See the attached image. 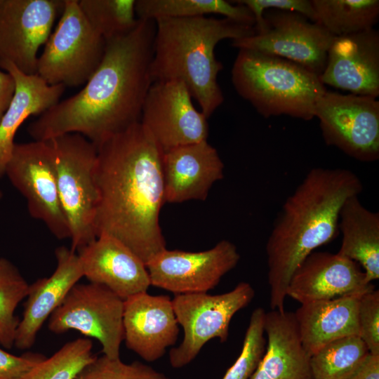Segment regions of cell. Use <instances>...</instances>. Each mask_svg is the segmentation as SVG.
Returning <instances> with one entry per match:
<instances>
[{"label": "cell", "mask_w": 379, "mask_h": 379, "mask_svg": "<svg viewBox=\"0 0 379 379\" xmlns=\"http://www.w3.org/2000/svg\"><path fill=\"white\" fill-rule=\"evenodd\" d=\"M155 21L138 19L130 32L106 41L102 60L84 87L31 122L34 140L79 133L96 146L140 122L153 83Z\"/></svg>", "instance_id": "6da1fadb"}, {"label": "cell", "mask_w": 379, "mask_h": 379, "mask_svg": "<svg viewBox=\"0 0 379 379\" xmlns=\"http://www.w3.org/2000/svg\"><path fill=\"white\" fill-rule=\"evenodd\" d=\"M97 237L112 236L146 265L164 250L162 151L140 122L97 145Z\"/></svg>", "instance_id": "7a4b0ae2"}, {"label": "cell", "mask_w": 379, "mask_h": 379, "mask_svg": "<svg viewBox=\"0 0 379 379\" xmlns=\"http://www.w3.org/2000/svg\"><path fill=\"white\" fill-rule=\"evenodd\" d=\"M362 190L354 172L318 167L310 170L285 200L266 244L272 310H285L294 272L316 248L335 238L344 202Z\"/></svg>", "instance_id": "3957f363"}, {"label": "cell", "mask_w": 379, "mask_h": 379, "mask_svg": "<svg viewBox=\"0 0 379 379\" xmlns=\"http://www.w3.org/2000/svg\"><path fill=\"white\" fill-rule=\"evenodd\" d=\"M150 74L153 82H182L201 112L210 117L224 101L218 75L222 64L215 55L222 40L253 35L255 27L223 18H161L155 20Z\"/></svg>", "instance_id": "277c9868"}, {"label": "cell", "mask_w": 379, "mask_h": 379, "mask_svg": "<svg viewBox=\"0 0 379 379\" xmlns=\"http://www.w3.org/2000/svg\"><path fill=\"white\" fill-rule=\"evenodd\" d=\"M232 82L237 93L265 118L286 115L310 121L327 91L319 77L288 60L241 48Z\"/></svg>", "instance_id": "5b68a950"}, {"label": "cell", "mask_w": 379, "mask_h": 379, "mask_svg": "<svg viewBox=\"0 0 379 379\" xmlns=\"http://www.w3.org/2000/svg\"><path fill=\"white\" fill-rule=\"evenodd\" d=\"M46 142L60 203L69 227L71 249L79 252L97 238V146L76 133L59 135Z\"/></svg>", "instance_id": "8992f818"}, {"label": "cell", "mask_w": 379, "mask_h": 379, "mask_svg": "<svg viewBox=\"0 0 379 379\" xmlns=\"http://www.w3.org/2000/svg\"><path fill=\"white\" fill-rule=\"evenodd\" d=\"M105 44L84 16L78 0H65L59 22L38 58L36 74L48 85L84 84L100 65Z\"/></svg>", "instance_id": "52a82bcc"}, {"label": "cell", "mask_w": 379, "mask_h": 379, "mask_svg": "<svg viewBox=\"0 0 379 379\" xmlns=\"http://www.w3.org/2000/svg\"><path fill=\"white\" fill-rule=\"evenodd\" d=\"M254 296L253 286L244 281L220 295L177 294L172 305L177 321L183 328L184 337L178 347L170 350L171 365L176 368L187 365L213 338L226 342L232 318L250 304Z\"/></svg>", "instance_id": "ba28073f"}, {"label": "cell", "mask_w": 379, "mask_h": 379, "mask_svg": "<svg viewBox=\"0 0 379 379\" xmlns=\"http://www.w3.org/2000/svg\"><path fill=\"white\" fill-rule=\"evenodd\" d=\"M124 302L103 285L77 283L49 317L48 329L57 334L79 331L97 339L104 355L118 359L124 339Z\"/></svg>", "instance_id": "9c48e42d"}, {"label": "cell", "mask_w": 379, "mask_h": 379, "mask_svg": "<svg viewBox=\"0 0 379 379\" xmlns=\"http://www.w3.org/2000/svg\"><path fill=\"white\" fill-rule=\"evenodd\" d=\"M314 117L323 138L359 161L379 158V101L373 97L326 91L317 100Z\"/></svg>", "instance_id": "30bf717a"}, {"label": "cell", "mask_w": 379, "mask_h": 379, "mask_svg": "<svg viewBox=\"0 0 379 379\" xmlns=\"http://www.w3.org/2000/svg\"><path fill=\"white\" fill-rule=\"evenodd\" d=\"M263 18L262 30L233 40L232 46L288 60L319 77L335 36L298 13L269 9Z\"/></svg>", "instance_id": "8fae6325"}, {"label": "cell", "mask_w": 379, "mask_h": 379, "mask_svg": "<svg viewBox=\"0 0 379 379\" xmlns=\"http://www.w3.org/2000/svg\"><path fill=\"white\" fill-rule=\"evenodd\" d=\"M5 174L26 199L31 217L44 222L57 239H69L47 142L15 143Z\"/></svg>", "instance_id": "7c38bea8"}, {"label": "cell", "mask_w": 379, "mask_h": 379, "mask_svg": "<svg viewBox=\"0 0 379 379\" xmlns=\"http://www.w3.org/2000/svg\"><path fill=\"white\" fill-rule=\"evenodd\" d=\"M192 99L187 88L180 81L152 84L140 122L162 152L207 140L208 118L195 108Z\"/></svg>", "instance_id": "4fadbf2b"}, {"label": "cell", "mask_w": 379, "mask_h": 379, "mask_svg": "<svg viewBox=\"0 0 379 379\" xmlns=\"http://www.w3.org/2000/svg\"><path fill=\"white\" fill-rule=\"evenodd\" d=\"M65 4V0H0V63L36 74L39 49Z\"/></svg>", "instance_id": "5bb4252c"}, {"label": "cell", "mask_w": 379, "mask_h": 379, "mask_svg": "<svg viewBox=\"0 0 379 379\" xmlns=\"http://www.w3.org/2000/svg\"><path fill=\"white\" fill-rule=\"evenodd\" d=\"M237 246L221 240L211 249L189 252L165 248L146 263L152 286L177 294L207 293L236 267Z\"/></svg>", "instance_id": "9a60e30c"}, {"label": "cell", "mask_w": 379, "mask_h": 379, "mask_svg": "<svg viewBox=\"0 0 379 379\" xmlns=\"http://www.w3.org/2000/svg\"><path fill=\"white\" fill-rule=\"evenodd\" d=\"M321 83L352 94L379 95V32L374 28L335 36L328 49Z\"/></svg>", "instance_id": "2e32d148"}, {"label": "cell", "mask_w": 379, "mask_h": 379, "mask_svg": "<svg viewBox=\"0 0 379 379\" xmlns=\"http://www.w3.org/2000/svg\"><path fill=\"white\" fill-rule=\"evenodd\" d=\"M375 289L356 262L329 252H312L294 272L286 296L300 304L345 295H362Z\"/></svg>", "instance_id": "e0dca14e"}, {"label": "cell", "mask_w": 379, "mask_h": 379, "mask_svg": "<svg viewBox=\"0 0 379 379\" xmlns=\"http://www.w3.org/2000/svg\"><path fill=\"white\" fill-rule=\"evenodd\" d=\"M123 325L127 348L148 362L163 357L179 333L172 300L166 295L143 292L125 300Z\"/></svg>", "instance_id": "ac0fdd59"}, {"label": "cell", "mask_w": 379, "mask_h": 379, "mask_svg": "<svg viewBox=\"0 0 379 379\" xmlns=\"http://www.w3.org/2000/svg\"><path fill=\"white\" fill-rule=\"evenodd\" d=\"M84 277L125 300L151 285L145 262L116 238L100 234L78 252Z\"/></svg>", "instance_id": "d6986e66"}, {"label": "cell", "mask_w": 379, "mask_h": 379, "mask_svg": "<svg viewBox=\"0 0 379 379\" xmlns=\"http://www.w3.org/2000/svg\"><path fill=\"white\" fill-rule=\"evenodd\" d=\"M165 202L205 201L213 185L223 178L224 164L207 140L162 154Z\"/></svg>", "instance_id": "ffe728a7"}, {"label": "cell", "mask_w": 379, "mask_h": 379, "mask_svg": "<svg viewBox=\"0 0 379 379\" xmlns=\"http://www.w3.org/2000/svg\"><path fill=\"white\" fill-rule=\"evenodd\" d=\"M57 266L48 277L39 279L29 286L22 317L18 324L14 346L29 349L38 332L62 302L69 291L84 277L78 254L66 246L55 251Z\"/></svg>", "instance_id": "44dd1931"}, {"label": "cell", "mask_w": 379, "mask_h": 379, "mask_svg": "<svg viewBox=\"0 0 379 379\" xmlns=\"http://www.w3.org/2000/svg\"><path fill=\"white\" fill-rule=\"evenodd\" d=\"M264 329L265 352L250 379H312L310 356L301 343L294 312H266Z\"/></svg>", "instance_id": "7402d4cb"}, {"label": "cell", "mask_w": 379, "mask_h": 379, "mask_svg": "<svg viewBox=\"0 0 379 379\" xmlns=\"http://www.w3.org/2000/svg\"><path fill=\"white\" fill-rule=\"evenodd\" d=\"M359 298L345 295L312 301L296 310L294 316L301 343L310 357L333 340L359 335Z\"/></svg>", "instance_id": "603a6c76"}, {"label": "cell", "mask_w": 379, "mask_h": 379, "mask_svg": "<svg viewBox=\"0 0 379 379\" xmlns=\"http://www.w3.org/2000/svg\"><path fill=\"white\" fill-rule=\"evenodd\" d=\"M0 68L13 78L15 90L0 121V178L5 174L15 142L14 138L21 124L32 115H41L60 101L65 86L48 85L37 74L28 75L12 63H0Z\"/></svg>", "instance_id": "cb8c5ba5"}, {"label": "cell", "mask_w": 379, "mask_h": 379, "mask_svg": "<svg viewBox=\"0 0 379 379\" xmlns=\"http://www.w3.org/2000/svg\"><path fill=\"white\" fill-rule=\"evenodd\" d=\"M359 195L344 202L339 215L341 256L360 265L368 282L379 279V213L366 208Z\"/></svg>", "instance_id": "d4e9b609"}, {"label": "cell", "mask_w": 379, "mask_h": 379, "mask_svg": "<svg viewBox=\"0 0 379 379\" xmlns=\"http://www.w3.org/2000/svg\"><path fill=\"white\" fill-rule=\"evenodd\" d=\"M138 19L191 18L219 14L233 21L255 26V18L245 6L224 0H137Z\"/></svg>", "instance_id": "484cf974"}, {"label": "cell", "mask_w": 379, "mask_h": 379, "mask_svg": "<svg viewBox=\"0 0 379 379\" xmlns=\"http://www.w3.org/2000/svg\"><path fill=\"white\" fill-rule=\"evenodd\" d=\"M316 22L334 36L369 29L379 18L378 0H312Z\"/></svg>", "instance_id": "4316f807"}, {"label": "cell", "mask_w": 379, "mask_h": 379, "mask_svg": "<svg viewBox=\"0 0 379 379\" xmlns=\"http://www.w3.org/2000/svg\"><path fill=\"white\" fill-rule=\"evenodd\" d=\"M368 353L359 336L333 340L310 357L312 379H348Z\"/></svg>", "instance_id": "83f0119b"}, {"label": "cell", "mask_w": 379, "mask_h": 379, "mask_svg": "<svg viewBox=\"0 0 379 379\" xmlns=\"http://www.w3.org/2000/svg\"><path fill=\"white\" fill-rule=\"evenodd\" d=\"M92 27L105 41L123 36L138 22L135 0H78Z\"/></svg>", "instance_id": "f1b7e54d"}, {"label": "cell", "mask_w": 379, "mask_h": 379, "mask_svg": "<svg viewBox=\"0 0 379 379\" xmlns=\"http://www.w3.org/2000/svg\"><path fill=\"white\" fill-rule=\"evenodd\" d=\"M29 284L19 270L8 259L0 258V345L14 346L18 318L15 311L27 297Z\"/></svg>", "instance_id": "f546056e"}, {"label": "cell", "mask_w": 379, "mask_h": 379, "mask_svg": "<svg viewBox=\"0 0 379 379\" xmlns=\"http://www.w3.org/2000/svg\"><path fill=\"white\" fill-rule=\"evenodd\" d=\"M92 349L90 339L69 341L51 357L43 359L23 379H74L97 357Z\"/></svg>", "instance_id": "4dcf8cb0"}, {"label": "cell", "mask_w": 379, "mask_h": 379, "mask_svg": "<svg viewBox=\"0 0 379 379\" xmlns=\"http://www.w3.org/2000/svg\"><path fill=\"white\" fill-rule=\"evenodd\" d=\"M266 312L256 307L252 312L246 329L241 352L227 370L222 379H250L265 352L267 341L264 337Z\"/></svg>", "instance_id": "1f68e13d"}, {"label": "cell", "mask_w": 379, "mask_h": 379, "mask_svg": "<svg viewBox=\"0 0 379 379\" xmlns=\"http://www.w3.org/2000/svg\"><path fill=\"white\" fill-rule=\"evenodd\" d=\"M74 379H170L140 361L126 364L120 358L96 357Z\"/></svg>", "instance_id": "d6a6232c"}, {"label": "cell", "mask_w": 379, "mask_h": 379, "mask_svg": "<svg viewBox=\"0 0 379 379\" xmlns=\"http://www.w3.org/2000/svg\"><path fill=\"white\" fill-rule=\"evenodd\" d=\"M359 338L368 352L379 355V291L360 296L358 305Z\"/></svg>", "instance_id": "836d02e7"}, {"label": "cell", "mask_w": 379, "mask_h": 379, "mask_svg": "<svg viewBox=\"0 0 379 379\" xmlns=\"http://www.w3.org/2000/svg\"><path fill=\"white\" fill-rule=\"evenodd\" d=\"M232 2L246 6L255 18V32L265 26L263 13L269 9H276L300 13L310 21L316 22V14L312 3L308 0H237Z\"/></svg>", "instance_id": "e575fe53"}, {"label": "cell", "mask_w": 379, "mask_h": 379, "mask_svg": "<svg viewBox=\"0 0 379 379\" xmlns=\"http://www.w3.org/2000/svg\"><path fill=\"white\" fill-rule=\"evenodd\" d=\"M45 358L41 354L31 352L15 356L0 348V379H23Z\"/></svg>", "instance_id": "d590c367"}, {"label": "cell", "mask_w": 379, "mask_h": 379, "mask_svg": "<svg viewBox=\"0 0 379 379\" xmlns=\"http://www.w3.org/2000/svg\"><path fill=\"white\" fill-rule=\"evenodd\" d=\"M348 379H379V355L369 352Z\"/></svg>", "instance_id": "8d00e7d4"}, {"label": "cell", "mask_w": 379, "mask_h": 379, "mask_svg": "<svg viewBox=\"0 0 379 379\" xmlns=\"http://www.w3.org/2000/svg\"><path fill=\"white\" fill-rule=\"evenodd\" d=\"M15 90L13 77L0 68V121L12 100Z\"/></svg>", "instance_id": "74e56055"}, {"label": "cell", "mask_w": 379, "mask_h": 379, "mask_svg": "<svg viewBox=\"0 0 379 379\" xmlns=\"http://www.w3.org/2000/svg\"><path fill=\"white\" fill-rule=\"evenodd\" d=\"M2 196H3V194H2V192L0 190V199H1Z\"/></svg>", "instance_id": "f35d334b"}]
</instances>
